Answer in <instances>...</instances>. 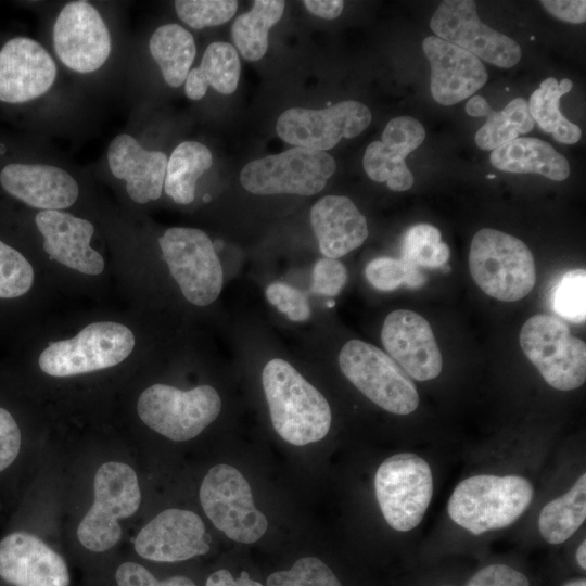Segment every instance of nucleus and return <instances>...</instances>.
Instances as JSON below:
<instances>
[{
	"label": "nucleus",
	"mask_w": 586,
	"mask_h": 586,
	"mask_svg": "<svg viewBox=\"0 0 586 586\" xmlns=\"http://www.w3.org/2000/svg\"><path fill=\"white\" fill-rule=\"evenodd\" d=\"M262 383L275 431L285 442L304 446L322 440L331 425L324 396L286 360H269Z\"/></svg>",
	"instance_id": "f257e3e1"
},
{
	"label": "nucleus",
	"mask_w": 586,
	"mask_h": 586,
	"mask_svg": "<svg viewBox=\"0 0 586 586\" xmlns=\"http://www.w3.org/2000/svg\"><path fill=\"white\" fill-rule=\"evenodd\" d=\"M533 486L519 475H474L461 481L448 500V514L474 535L509 526L526 510Z\"/></svg>",
	"instance_id": "f03ea898"
},
{
	"label": "nucleus",
	"mask_w": 586,
	"mask_h": 586,
	"mask_svg": "<svg viewBox=\"0 0 586 586\" xmlns=\"http://www.w3.org/2000/svg\"><path fill=\"white\" fill-rule=\"evenodd\" d=\"M469 269L485 294L504 302L525 297L536 283L530 249L520 239L496 229L484 228L474 234Z\"/></svg>",
	"instance_id": "7ed1b4c3"
},
{
	"label": "nucleus",
	"mask_w": 586,
	"mask_h": 586,
	"mask_svg": "<svg viewBox=\"0 0 586 586\" xmlns=\"http://www.w3.org/2000/svg\"><path fill=\"white\" fill-rule=\"evenodd\" d=\"M93 488L94 500L78 525L77 537L88 550L103 552L120 539L118 520L136 513L141 492L135 470L117 461L99 467Z\"/></svg>",
	"instance_id": "20e7f679"
},
{
	"label": "nucleus",
	"mask_w": 586,
	"mask_h": 586,
	"mask_svg": "<svg viewBox=\"0 0 586 586\" xmlns=\"http://www.w3.org/2000/svg\"><path fill=\"white\" fill-rule=\"evenodd\" d=\"M520 345L551 387L570 391L585 383V342L573 336L560 318L544 314L528 318L520 331Z\"/></svg>",
	"instance_id": "39448f33"
},
{
	"label": "nucleus",
	"mask_w": 586,
	"mask_h": 586,
	"mask_svg": "<svg viewBox=\"0 0 586 586\" xmlns=\"http://www.w3.org/2000/svg\"><path fill=\"white\" fill-rule=\"evenodd\" d=\"M343 374L371 402L395 415H408L419 405L410 377L379 347L351 340L339 354Z\"/></svg>",
	"instance_id": "423d86ee"
},
{
	"label": "nucleus",
	"mask_w": 586,
	"mask_h": 586,
	"mask_svg": "<svg viewBox=\"0 0 586 586\" xmlns=\"http://www.w3.org/2000/svg\"><path fill=\"white\" fill-rule=\"evenodd\" d=\"M220 410L221 399L209 385L182 391L154 384L141 393L137 404L138 415L144 424L176 442L198 436Z\"/></svg>",
	"instance_id": "0eeeda50"
},
{
	"label": "nucleus",
	"mask_w": 586,
	"mask_h": 586,
	"mask_svg": "<svg viewBox=\"0 0 586 586\" xmlns=\"http://www.w3.org/2000/svg\"><path fill=\"white\" fill-rule=\"evenodd\" d=\"M133 347L135 335L128 327L111 321L93 322L72 339L51 343L38 362L49 375L71 377L116 366Z\"/></svg>",
	"instance_id": "6e6552de"
},
{
	"label": "nucleus",
	"mask_w": 586,
	"mask_h": 586,
	"mask_svg": "<svg viewBox=\"0 0 586 586\" xmlns=\"http://www.w3.org/2000/svg\"><path fill=\"white\" fill-rule=\"evenodd\" d=\"M374 489L387 524L399 532L410 531L419 525L432 499L431 468L416 454L393 455L378 468Z\"/></svg>",
	"instance_id": "1a4fd4ad"
},
{
	"label": "nucleus",
	"mask_w": 586,
	"mask_h": 586,
	"mask_svg": "<svg viewBox=\"0 0 586 586\" xmlns=\"http://www.w3.org/2000/svg\"><path fill=\"white\" fill-rule=\"evenodd\" d=\"M336 163L327 152L293 146L249 162L240 173L245 190L259 195L319 193L334 174Z\"/></svg>",
	"instance_id": "9d476101"
},
{
	"label": "nucleus",
	"mask_w": 586,
	"mask_h": 586,
	"mask_svg": "<svg viewBox=\"0 0 586 586\" xmlns=\"http://www.w3.org/2000/svg\"><path fill=\"white\" fill-rule=\"evenodd\" d=\"M163 259L183 296L196 306H207L219 296L224 272L214 243L195 228L174 227L158 239Z\"/></svg>",
	"instance_id": "9b49d317"
},
{
	"label": "nucleus",
	"mask_w": 586,
	"mask_h": 586,
	"mask_svg": "<svg viewBox=\"0 0 586 586\" xmlns=\"http://www.w3.org/2000/svg\"><path fill=\"white\" fill-rule=\"evenodd\" d=\"M200 501L216 528L238 543L257 542L267 531L268 521L254 505L249 482L229 464L208 470L200 487Z\"/></svg>",
	"instance_id": "f8f14e48"
},
{
	"label": "nucleus",
	"mask_w": 586,
	"mask_h": 586,
	"mask_svg": "<svg viewBox=\"0 0 586 586\" xmlns=\"http://www.w3.org/2000/svg\"><path fill=\"white\" fill-rule=\"evenodd\" d=\"M371 117L368 106L356 100L341 101L321 110L291 107L279 116L276 131L293 146L326 152L342 138L360 135Z\"/></svg>",
	"instance_id": "ddd939ff"
},
{
	"label": "nucleus",
	"mask_w": 586,
	"mask_h": 586,
	"mask_svg": "<svg viewBox=\"0 0 586 586\" xmlns=\"http://www.w3.org/2000/svg\"><path fill=\"white\" fill-rule=\"evenodd\" d=\"M430 27L436 37L498 67H512L521 59L519 43L484 24L472 0L443 1L433 13Z\"/></svg>",
	"instance_id": "4468645a"
},
{
	"label": "nucleus",
	"mask_w": 586,
	"mask_h": 586,
	"mask_svg": "<svg viewBox=\"0 0 586 586\" xmlns=\"http://www.w3.org/2000/svg\"><path fill=\"white\" fill-rule=\"evenodd\" d=\"M54 50L77 73L99 69L111 53V36L98 10L87 1L65 4L53 26Z\"/></svg>",
	"instance_id": "2eb2a0df"
},
{
	"label": "nucleus",
	"mask_w": 586,
	"mask_h": 586,
	"mask_svg": "<svg viewBox=\"0 0 586 586\" xmlns=\"http://www.w3.org/2000/svg\"><path fill=\"white\" fill-rule=\"evenodd\" d=\"M381 341L399 367L417 381L435 379L443 359L428 320L409 309L390 313L381 330Z\"/></svg>",
	"instance_id": "dca6fc26"
},
{
	"label": "nucleus",
	"mask_w": 586,
	"mask_h": 586,
	"mask_svg": "<svg viewBox=\"0 0 586 586\" xmlns=\"http://www.w3.org/2000/svg\"><path fill=\"white\" fill-rule=\"evenodd\" d=\"M211 536L202 519L190 510L167 509L137 535L135 550L156 562H179L209 550Z\"/></svg>",
	"instance_id": "f3484780"
},
{
	"label": "nucleus",
	"mask_w": 586,
	"mask_h": 586,
	"mask_svg": "<svg viewBox=\"0 0 586 586\" xmlns=\"http://www.w3.org/2000/svg\"><path fill=\"white\" fill-rule=\"evenodd\" d=\"M56 77L52 56L37 41L10 39L0 50V101L23 103L46 93Z\"/></svg>",
	"instance_id": "a211bd4d"
},
{
	"label": "nucleus",
	"mask_w": 586,
	"mask_h": 586,
	"mask_svg": "<svg viewBox=\"0 0 586 586\" xmlns=\"http://www.w3.org/2000/svg\"><path fill=\"white\" fill-rule=\"evenodd\" d=\"M0 577L14 586H68L64 559L39 537L14 532L0 542Z\"/></svg>",
	"instance_id": "6ab92c4d"
},
{
	"label": "nucleus",
	"mask_w": 586,
	"mask_h": 586,
	"mask_svg": "<svg viewBox=\"0 0 586 586\" xmlns=\"http://www.w3.org/2000/svg\"><path fill=\"white\" fill-rule=\"evenodd\" d=\"M422 49L431 66L430 89L437 103L456 104L486 84L484 64L467 50L436 36L424 38Z\"/></svg>",
	"instance_id": "aec40b11"
},
{
	"label": "nucleus",
	"mask_w": 586,
	"mask_h": 586,
	"mask_svg": "<svg viewBox=\"0 0 586 586\" xmlns=\"http://www.w3.org/2000/svg\"><path fill=\"white\" fill-rule=\"evenodd\" d=\"M425 129L410 116H398L385 126L381 141L371 142L364 154L362 166L368 177L386 182L393 191H406L413 184V175L405 158L423 142Z\"/></svg>",
	"instance_id": "412c9836"
},
{
	"label": "nucleus",
	"mask_w": 586,
	"mask_h": 586,
	"mask_svg": "<svg viewBox=\"0 0 586 586\" xmlns=\"http://www.w3.org/2000/svg\"><path fill=\"white\" fill-rule=\"evenodd\" d=\"M35 221L51 259L86 275L104 270L103 257L90 246L94 232L90 221L60 211H41Z\"/></svg>",
	"instance_id": "4be33fe9"
},
{
	"label": "nucleus",
	"mask_w": 586,
	"mask_h": 586,
	"mask_svg": "<svg viewBox=\"0 0 586 586\" xmlns=\"http://www.w3.org/2000/svg\"><path fill=\"white\" fill-rule=\"evenodd\" d=\"M0 183L10 195L42 211L66 208L79 194L74 177L44 164H9L0 173Z\"/></svg>",
	"instance_id": "5701e85b"
},
{
	"label": "nucleus",
	"mask_w": 586,
	"mask_h": 586,
	"mask_svg": "<svg viewBox=\"0 0 586 586\" xmlns=\"http://www.w3.org/2000/svg\"><path fill=\"white\" fill-rule=\"evenodd\" d=\"M109 166L118 179L126 180V191L139 204L157 200L164 188L167 155L144 149L130 135L116 136L107 150Z\"/></svg>",
	"instance_id": "b1692460"
},
{
	"label": "nucleus",
	"mask_w": 586,
	"mask_h": 586,
	"mask_svg": "<svg viewBox=\"0 0 586 586\" xmlns=\"http://www.w3.org/2000/svg\"><path fill=\"white\" fill-rule=\"evenodd\" d=\"M310 225L321 254L342 257L359 247L368 237L365 216L344 195H327L310 209Z\"/></svg>",
	"instance_id": "393cba45"
},
{
	"label": "nucleus",
	"mask_w": 586,
	"mask_h": 586,
	"mask_svg": "<svg viewBox=\"0 0 586 586\" xmlns=\"http://www.w3.org/2000/svg\"><path fill=\"white\" fill-rule=\"evenodd\" d=\"M489 160L501 171L539 174L555 181L565 180L570 175L566 158L538 138L518 137L493 150Z\"/></svg>",
	"instance_id": "a878e982"
},
{
	"label": "nucleus",
	"mask_w": 586,
	"mask_h": 586,
	"mask_svg": "<svg viewBox=\"0 0 586 586\" xmlns=\"http://www.w3.org/2000/svg\"><path fill=\"white\" fill-rule=\"evenodd\" d=\"M241 63L237 49L225 41L212 42L204 51L199 67L189 71L184 92L190 100L202 99L211 86L217 92L231 94L237 90Z\"/></svg>",
	"instance_id": "bb28decb"
},
{
	"label": "nucleus",
	"mask_w": 586,
	"mask_h": 586,
	"mask_svg": "<svg viewBox=\"0 0 586 586\" xmlns=\"http://www.w3.org/2000/svg\"><path fill=\"white\" fill-rule=\"evenodd\" d=\"M149 49L166 84L181 86L196 54L191 33L179 24L162 25L151 36Z\"/></svg>",
	"instance_id": "cd10ccee"
},
{
	"label": "nucleus",
	"mask_w": 586,
	"mask_h": 586,
	"mask_svg": "<svg viewBox=\"0 0 586 586\" xmlns=\"http://www.w3.org/2000/svg\"><path fill=\"white\" fill-rule=\"evenodd\" d=\"M212 164V153L204 144L196 141L179 143L167 161L166 194L178 204H190L194 200L198 179Z\"/></svg>",
	"instance_id": "c85d7f7f"
},
{
	"label": "nucleus",
	"mask_w": 586,
	"mask_h": 586,
	"mask_svg": "<svg viewBox=\"0 0 586 586\" xmlns=\"http://www.w3.org/2000/svg\"><path fill=\"white\" fill-rule=\"evenodd\" d=\"M573 82L563 78L558 81L548 77L533 91L527 102L530 114L542 130L551 133L560 143H576L582 136L581 128L562 115L559 109L560 98L571 91Z\"/></svg>",
	"instance_id": "c756f323"
},
{
	"label": "nucleus",
	"mask_w": 586,
	"mask_h": 586,
	"mask_svg": "<svg viewBox=\"0 0 586 586\" xmlns=\"http://www.w3.org/2000/svg\"><path fill=\"white\" fill-rule=\"evenodd\" d=\"M284 7L282 0H256L250 11L235 18L231 37L245 60L254 62L265 55L269 29L282 17Z\"/></svg>",
	"instance_id": "7c9ffc66"
},
{
	"label": "nucleus",
	"mask_w": 586,
	"mask_h": 586,
	"mask_svg": "<svg viewBox=\"0 0 586 586\" xmlns=\"http://www.w3.org/2000/svg\"><path fill=\"white\" fill-rule=\"evenodd\" d=\"M586 518V474L583 473L564 495L544 506L538 518V528L549 544L569 539Z\"/></svg>",
	"instance_id": "2f4dec72"
},
{
	"label": "nucleus",
	"mask_w": 586,
	"mask_h": 586,
	"mask_svg": "<svg viewBox=\"0 0 586 586\" xmlns=\"http://www.w3.org/2000/svg\"><path fill=\"white\" fill-rule=\"evenodd\" d=\"M533 127L527 101L515 98L502 111H492L486 123L476 131L475 143L482 150L493 151L517 139L519 135L530 132Z\"/></svg>",
	"instance_id": "473e14b6"
},
{
	"label": "nucleus",
	"mask_w": 586,
	"mask_h": 586,
	"mask_svg": "<svg viewBox=\"0 0 586 586\" xmlns=\"http://www.w3.org/2000/svg\"><path fill=\"white\" fill-rule=\"evenodd\" d=\"M400 259L419 269L444 267L450 256L449 246L442 242L441 231L430 224H417L404 234Z\"/></svg>",
	"instance_id": "72a5a7b5"
},
{
	"label": "nucleus",
	"mask_w": 586,
	"mask_h": 586,
	"mask_svg": "<svg viewBox=\"0 0 586 586\" xmlns=\"http://www.w3.org/2000/svg\"><path fill=\"white\" fill-rule=\"evenodd\" d=\"M365 277L374 289L383 292L393 291L402 285L417 289L426 281L421 269L400 258L387 256L378 257L368 263Z\"/></svg>",
	"instance_id": "f704fd0d"
},
{
	"label": "nucleus",
	"mask_w": 586,
	"mask_h": 586,
	"mask_svg": "<svg viewBox=\"0 0 586 586\" xmlns=\"http://www.w3.org/2000/svg\"><path fill=\"white\" fill-rule=\"evenodd\" d=\"M553 311L561 318L584 323L586 319V271L583 268L565 272L552 292Z\"/></svg>",
	"instance_id": "c9c22d12"
},
{
	"label": "nucleus",
	"mask_w": 586,
	"mask_h": 586,
	"mask_svg": "<svg viewBox=\"0 0 586 586\" xmlns=\"http://www.w3.org/2000/svg\"><path fill=\"white\" fill-rule=\"evenodd\" d=\"M267 586H342L332 570L320 559L303 557L291 569L267 578Z\"/></svg>",
	"instance_id": "e433bc0d"
},
{
	"label": "nucleus",
	"mask_w": 586,
	"mask_h": 586,
	"mask_svg": "<svg viewBox=\"0 0 586 586\" xmlns=\"http://www.w3.org/2000/svg\"><path fill=\"white\" fill-rule=\"evenodd\" d=\"M174 4L178 17L194 29L224 24L238 10L234 0H177Z\"/></svg>",
	"instance_id": "4c0bfd02"
},
{
	"label": "nucleus",
	"mask_w": 586,
	"mask_h": 586,
	"mask_svg": "<svg viewBox=\"0 0 586 586\" xmlns=\"http://www.w3.org/2000/svg\"><path fill=\"white\" fill-rule=\"evenodd\" d=\"M30 263L15 249L0 240V298L24 295L33 285Z\"/></svg>",
	"instance_id": "58836bf2"
},
{
	"label": "nucleus",
	"mask_w": 586,
	"mask_h": 586,
	"mask_svg": "<svg viewBox=\"0 0 586 586\" xmlns=\"http://www.w3.org/2000/svg\"><path fill=\"white\" fill-rule=\"evenodd\" d=\"M266 297L292 321H305L311 315L306 295L286 283H271L266 290Z\"/></svg>",
	"instance_id": "ea45409f"
},
{
	"label": "nucleus",
	"mask_w": 586,
	"mask_h": 586,
	"mask_svg": "<svg viewBox=\"0 0 586 586\" xmlns=\"http://www.w3.org/2000/svg\"><path fill=\"white\" fill-rule=\"evenodd\" d=\"M347 277L343 263L323 257L314 266L311 291L323 296H336L345 285Z\"/></svg>",
	"instance_id": "a19ab883"
},
{
	"label": "nucleus",
	"mask_w": 586,
	"mask_h": 586,
	"mask_svg": "<svg viewBox=\"0 0 586 586\" xmlns=\"http://www.w3.org/2000/svg\"><path fill=\"white\" fill-rule=\"evenodd\" d=\"M115 577L118 586H195L190 578L180 575L158 581L149 570L135 562L120 564Z\"/></svg>",
	"instance_id": "79ce46f5"
},
{
	"label": "nucleus",
	"mask_w": 586,
	"mask_h": 586,
	"mask_svg": "<svg viewBox=\"0 0 586 586\" xmlns=\"http://www.w3.org/2000/svg\"><path fill=\"white\" fill-rule=\"evenodd\" d=\"M466 586H530L527 577L506 564H491L476 572Z\"/></svg>",
	"instance_id": "37998d69"
},
{
	"label": "nucleus",
	"mask_w": 586,
	"mask_h": 586,
	"mask_svg": "<svg viewBox=\"0 0 586 586\" xmlns=\"http://www.w3.org/2000/svg\"><path fill=\"white\" fill-rule=\"evenodd\" d=\"M21 448V432L13 416L0 407V472L16 459Z\"/></svg>",
	"instance_id": "c03bdc74"
},
{
	"label": "nucleus",
	"mask_w": 586,
	"mask_h": 586,
	"mask_svg": "<svg viewBox=\"0 0 586 586\" xmlns=\"http://www.w3.org/2000/svg\"><path fill=\"white\" fill-rule=\"evenodd\" d=\"M542 5L556 18L571 24H581L586 20L585 0H543Z\"/></svg>",
	"instance_id": "a18cd8bd"
},
{
	"label": "nucleus",
	"mask_w": 586,
	"mask_h": 586,
	"mask_svg": "<svg viewBox=\"0 0 586 586\" xmlns=\"http://www.w3.org/2000/svg\"><path fill=\"white\" fill-rule=\"evenodd\" d=\"M303 4L311 14L324 20L339 17L344 8L342 0H305Z\"/></svg>",
	"instance_id": "49530a36"
},
{
	"label": "nucleus",
	"mask_w": 586,
	"mask_h": 586,
	"mask_svg": "<svg viewBox=\"0 0 586 586\" xmlns=\"http://www.w3.org/2000/svg\"><path fill=\"white\" fill-rule=\"evenodd\" d=\"M206 586H263L252 579L246 571H242L238 578H234L227 570H218L212 573L206 579Z\"/></svg>",
	"instance_id": "de8ad7c7"
},
{
	"label": "nucleus",
	"mask_w": 586,
	"mask_h": 586,
	"mask_svg": "<svg viewBox=\"0 0 586 586\" xmlns=\"http://www.w3.org/2000/svg\"><path fill=\"white\" fill-rule=\"evenodd\" d=\"M492 111L493 109L481 95H473L466 103L467 114L473 117H487L492 113Z\"/></svg>",
	"instance_id": "09e8293b"
},
{
	"label": "nucleus",
	"mask_w": 586,
	"mask_h": 586,
	"mask_svg": "<svg viewBox=\"0 0 586 586\" xmlns=\"http://www.w3.org/2000/svg\"><path fill=\"white\" fill-rule=\"evenodd\" d=\"M576 560L579 564V566L585 570L586 569V540H583L579 545L577 551H576Z\"/></svg>",
	"instance_id": "8fccbe9b"
},
{
	"label": "nucleus",
	"mask_w": 586,
	"mask_h": 586,
	"mask_svg": "<svg viewBox=\"0 0 586 586\" xmlns=\"http://www.w3.org/2000/svg\"><path fill=\"white\" fill-rule=\"evenodd\" d=\"M564 586H586L585 579H576L568 582Z\"/></svg>",
	"instance_id": "3c124183"
},
{
	"label": "nucleus",
	"mask_w": 586,
	"mask_h": 586,
	"mask_svg": "<svg viewBox=\"0 0 586 586\" xmlns=\"http://www.w3.org/2000/svg\"><path fill=\"white\" fill-rule=\"evenodd\" d=\"M203 201H204V202L211 201V195H209V194H205V195L203 196Z\"/></svg>",
	"instance_id": "603ef678"
},
{
	"label": "nucleus",
	"mask_w": 586,
	"mask_h": 586,
	"mask_svg": "<svg viewBox=\"0 0 586 586\" xmlns=\"http://www.w3.org/2000/svg\"><path fill=\"white\" fill-rule=\"evenodd\" d=\"M335 305V302L334 301H328L327 302V306L328 307H333Z\"/></svg>",
	"instance_id": "864d4df0"
},
{
	"label": "nucleus",
	"mask_w": 586,
	"mask_h": 586,
	"mask_svg": "<svg viewBox=\"0 0 586 586\" xmlns=\"http://www.w3.org/2000/svg\"><path fill=\"white\" fill-rule=\"evenodd\" d=\"M487 177H488L489 179H492V178L495 177V175H488Z\"/></svg>",
	"instance_id": "5fc2aeb1"
}]
</instances>
